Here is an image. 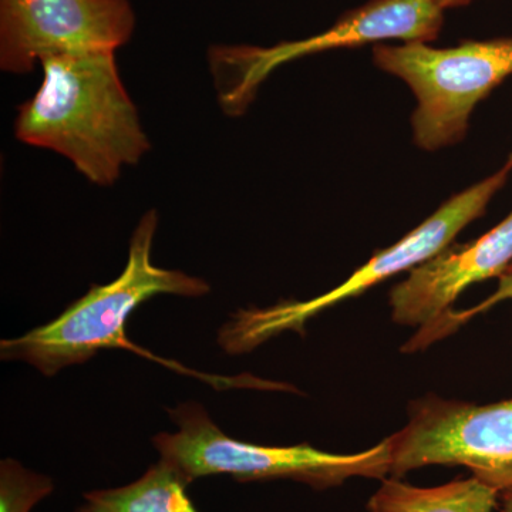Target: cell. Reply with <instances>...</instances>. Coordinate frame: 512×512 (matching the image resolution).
<instances>
[{
  "instance_id": "3",
  "label": "cell",
  "mask_w": 512,
  "mask_h": 512,
  "mask_svg": "<svg viewBox=\"0 0 512 512\" xmlns=\"http://www.w3.org/2000/svg\"><path fill=\"white\" fill-rule=\"evenodd\" d=\"M168 414L178 430L157 434L153 444L161 460L180 470L190 481L228 474L241 483L293 480L325 490L353 477L383 481L390 476L387 439L356 454L326 453L306 443L289 447L259 446L231 439L218 429L201 404L183 403L168 410Z\"/></svg>"
},
{
  "instance_id": "10",
  "label": "cell",
  "mask_w": 512,
  "mask_h": 512,
  "mask_svg": "<svg viewBox=\"0 0 512 512\" xmlns=\"http://www.w3.org/2000/svg\"><path fill=\"white\" fill-rule=\"evenodd\" d=\"M500 493L476 477L437 487H416L386 478L367 504L369 512H494Z\"/></svg>"
},
{
  "instance_id": "2",
  "label": "cell",
  "mask_w": 512,
  "mask_h": 512,
  "mask_svg": "<svg viewBox=\"0 0 512 512\" xmlns=\"http://www.w3.org/2000/svg\"><path fill=\"white\" fill-rule=\"evenodd\" d=\"M158 215L146 212L130 239L128 259L123 274L107 285H93L90 291L62 315L16 339L2 340V360H20L36 367L42 375L55 376L73 365H82L103 349H128L156 359L164 366L173 365L180 372L191 373L167 360L148 355L126 338L127 319L141 303L157 295L201 298L211 291L204 279L181 271L158 268L151 261Z\"/></svg>"
},
{
  "instance_id": "1",
  "label": "cell",
  "mask_w": 512,
  "mask_h": 512,
  "mask_svg": "<svg viewBox=\"0 0 512 512\" xmlns=\"http://www.w3.org/2000/svg\"><path fill=\"white\" fill-rule=\"evenodd\" d=\"M40 64L42 84L19 107L16 137L66 157L90 183H116L151 147L121 82L116 50L57 53Z\"/></svg>"
},
{
  "instance_id": "17",
  "label": "cell",
  "mask_w": 512,
  "mask_h": 512,
  "mask_svg": "<svg viewBox=\"0 0 512 512\" xmlns=\"http://www.w3.org/2000/svg\"><path fill=\"white\" fill-rule=\"evenodd\" d=\"M510 160L512 161V154H511V156H510Z\"/></svg>"
},
{
  "instance_id": "9",
  "label": "cell",
  "mask_w": 512,
  "mask_h": 512,
  "mask_svg": "<svg viewBox=\"0 0 512 512\" xmlns=\"http://www.w3.org/2000/svg\"><path fill=\"white\" fill-rule=\"evenodd\" d=\"M512 264V212L477 241L444 249L410 271L390 291L393 322L433 328L451 312L458 296L471 285L501 278Z\"/></svg>"
},
{
  "instance_id": "14",
  "label": "cell",
  "mask_w": 512,
  "mask_h": 512,
  "mask_svg": "<svg viewBox=\"0 0 512 512\" xmlns=\"http://www.w3.org/2000/svg\"><path fill=\"white\" fill-rule=\"evenodd\" d=\"M498 512H512V490L500 493V501H498Z\"/></svg>"
},
{
  "instance_id": "16",
  "label": "cell",
  "mask_w": 512,
  "mask_h": 512,
  "mask_svg": "<svg viewBox=\"0 0 512 512\" xmlns=\"http://www.w3.org/2000/svg\"><path fill=\"white\" fill-rule=\"evenodd\" d=\"M503 276H508V278H512V264L510 265V268L505 271V274Z\"/></svg>"
},
{
  "instance_id": "11",
  "label": "cell",
  "mask_w": 512,
  "mask_h": 512,
  "mask_svg": "<svg viewBox=\"0 0 512 512\" xmlns=\"http://www.w3.org/2000/svg\"><path fill=\"white\" fill-rule=\"evenodd\" d=\"M191 481L167 461L151 466L134 483L84 494L77 512H198L187 494Z\"/></svg>"
},
{
  "instance_id": "8",
  "label": "cell",
  "mask_w": 512,
  "mask_h": 512,
  "mask_svg": "<svg viewBox=\"0 0 512 512\" xmlns=\"http://www.w3.org/2000/svg\"><path fill=\"white\" fill-rule=\"evenodd\" d=\"M134 26L128 0H0V67L25 74L57 53L117 50Z\"/></svg>"
},
{
  "instance_id": "6",
  "label": "cell",
  "mask_w": 512,
  "mask_h": 512,
  "mask_svg": "<svg viewBox=\"0 0 512 512\" xmlns=\"http://www.w3.org/2000/svg\"><path fill=\"white\" fill-rule=\"evenodd\" d=\"M390 476L430 466H461L498 493L512 490V399L480 404L427 394L409 423L387 437Z\"/></svg>"
},
{
  "instance_id": "15",
  "label": "cell",
  "mask_w": 512,
  "mask_h": 512,
  "mask_svg": "<svg viewBox=\"0 0 512 512\" xmlns=\"http://www.w3.org/2000/svg\"><path fill=\"white\" fill-rule=\"evenodd\" d=\"M434 2H436L441 9L446 10L466 6L468 3L473 2V0H434Z\"/></svg>"
},
{
  "instance_id": "5",
  "label": "cell",
  "mask_w": 512,
  "mask_h": 512,
  "mask_svg": "<svg viewBox=\"0 0 512 512\" xmlns=\"http://www.w3.org/2000/svg\"><path fill=\"white\" fill-rule=\"evenodd\" d=\"M373 62L412 89L414 141L436 151L460 143L477 104L511 76L512 37L470 40L447 49L379 43L373 46Z\"/></svg>"
},
{
  "instance_id": "4",
  "label": "cell",
  "mask_w": 512,
  "mask_h": 512,
  "mask_svg": "<svg viewBox=\"0 0 512 512\" xmlns=\"http://www.w3.org/2000/svg\"><path fill=\"white\" fill-rule=\"evenodd\" d=\"M512 171L508 160L501 170L468 190L454 195L392 247L376 252L365 265L332 291L309 301H286L269 308L241 309L222 326L218 343L229 355H241L269 339L293 330L303 333L306 323L326 309L362 295L367 289L439 255L471 222L483 217L488 204L507 184Z\"/></svg>"
},
{
  "instance_id": "7",
  "label": "cell",
  "mask_w": 512,
  "mask_h": 512,
  "mask_svg": "<svg viewBox=\"0 0 512 512\" xmlns=\"http://www.w3.org/2000/svg\"><path fill=\"white\" fill-rule=\"evenodd\" d=\"M444 10L434 0H369L345 13L328 30L274 47H220L214 66L235 69L237 80L222 94L227 103H244L272 70L291 60L326 50L379 45L387 40L429 43L439 37Z\"/></svg>"
},
{
  "instance_id": "13",
  "label": "cell",
  "mask_w": 512,
  "mask_h": 512,
  "mask_svg": "<svg viewBox=\"0 0 512 512\" xmlns=\"http://www.w3.org/2000/svg\"><path fill=\"white\" fill-rule=\"evenodd\" d=\"M503 301H512V278H508V276H501L500 286H498L497 291L487 301L476 306V308L468 309L466 312H454L453 325L458 329L468 319L477 315V313L485 312L487 309L493 308L494 305Z\"/></svg>"
},
{
  "instance_id": "12",
  "label": "cell",
  "mask_w": 512,
  "mask_h": 512,
  "mask_svg": "<svg viewBox=\"0 0 512 512\" xmlns=\"http://www.w3.org/2000/svg\"><path fill=\"white\" fill-rule=\"evenodd\" d=\"M53 481L12 458L0 463V512H29L53 493Z\"/></svg>"
}]
</instances>
